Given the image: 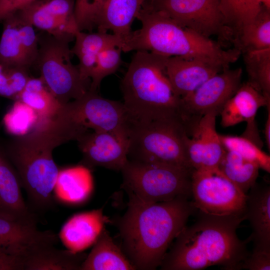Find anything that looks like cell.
I'll list each match as a JSON object with an SVG mask.
<instances>
[{
    "label": "cell",
    "mask_w": 270,
    "mask_h": 270,
    "mask_svg": "<svg viewBox=\"0 0 270 270\" xmlns=\"http://www.w3.org/2000/svg\"><path fill=\"white\" fill-rule=\"evenodd\" d=\"M188 197L150 203L129 198L116 222L120 248L136 270L160 266L168 249L196 210Z\"/></svg>",
    "instance_id": "cell-1"
},
{
    "label": "cell",
    "mask_w": 270,
    "mask_h": 270,
    "mask_svg": "<svg viewBox=\"0 0 270 270\" xmlns=\"http://www.w3.org/2000/svg\"><path fill=\"white\" fill-rule=\"evenodd\" d=\"M246 215L216 216L199 212L196 222L183 228L160 266L162 270H200L220 266L237 270L250 254L236 230Z\"/></svg>",
    "instance_id": "cell-2"
},
{
    "label": "cell",
    "mask_w": 270,
    "mask_h": 270,
    "mask_svg": "<svg viewBox=\"0 0 270 270\" xmlns=\"http://www.w3.org/2000/svg\"><path fill=\"white\" fill-rule=\"evenodd\" d=\"M141 28L132 31L122 50H146L166 56L202 60L224 70L235 62L241 52L226 50L210 38L180 26L145 3L136 16Z\"/></svg>",
    "instance_id": "cell-3"
},
{
    "label": "cell",
    "mask_w": 270,
    "mask_h": 270,
    "mask_svg": "<svg viewBox=\"0 0 270 270\" xmlns=\"http://www.w3.org/2000/svg\"><path fill=\"white\" fill-rule=\"evenodd\" d=\"M168 56L137 50L123 77L120 88L130 123L176 119L186 122L181 98L167 76Z\"/></svg>",
    "instance_id": "cell-4"
},
{
    "label": "cell",
    "mask_w": 270,
    "mask_h": 270,
    "mask_svg": "<svg viewBox=\"0 0 270 270\" xmlns=\"http://www.w3.org/2000/svg\"><path fill=\"white\" fill-rule=\"evenodd\" d=\"M68 140V134L60 125L46 122L38 124L34 132L20 136L9 148V157L32 211H46L53 206L59 170L52 152L55 147Z\"/></svg>",
    "instance_id": "cell-5"
},
{
    "label": "cell",
    "mask_w": 270,
    "mask_h": 270,
    "mask_svg": "<svg viewBox=\"0 0 270 270\" xmlns=\"http://www.w3.org/2000/svg\"><path fill=\"white\" fill-rule=\"evenodd\" d=\"M191 134L188 124L180 120L130 124L128 160L192 170L186 158V142Z\"/></svg>",
    "instance_id": "cell-6"
},
{
    "label": "cell",
    "mask_w": 270,
    "mask_h": 270,
    "mask_svg": "<svg viewBox=\"0 0 270 270\" xmlns=\"http://www.w3.org/2000/svg\"><path fill=\"white\" fill-rule=\"evenodd\" d=\"M194 170L172 166L128 160L122 170V188L128 198L158 202L192 196Z\"/></svg>",
    "instance_id": "cell-7"
},
{
    "label": "cell",
    "mask_w": 270,
    "mask_h": 270,
    "mask_svg": "<svg viewBox=\"0 0 270 270\" xmlns=\"http://www.w3.org/2000/svg\"><path fill=\"white\" fill-rule=\"evenodd\" d=\"M38 38V52L35 64L48 90L62 104L78 99L90 90V80H83L78 66L72 62V54L68 40L49 34Z\"/></svg>",
    "instance_id": "cell-8"
},
{
    "label": "cell",
    "mask_w": 270,
    "mask_h": 270,
    "mask_svg": "<svg viewBox=\"0 0 270 270\" xmlns=\"http://www.w3.org/2000/svg\"><path fill=\"white\" fill-rule=\"evenodd\" d=\"M191 192L199 212L216 216L245 214L246 194L218 168L194 170Z\"/></svg>",
    "instance_id": "cell-9"
},
{
    "label": "cell",
    "mask_w": 270,
    "mask_h": 270,
    "mask_svg": "<svg viewBox=\"0 0 270 270\" xmlns=\"http://www.w3.org/2000/svg\"><path fill=\"white\" fill-rule=\"evenodd\" d=\"M145 4L206 38L216 36L229 40L232 34L225 24L219 0H148Z\"/></svg>",
    "instance_id": "cell-10"
},
{
    "label": "cell",
    "mask_w": 270,
    "mask_h": 270,
    "mask_svg": "<svg viewBox=\"0 0 270 270\" xmlns=\"http://www.w3.org/2000/svg\"><path fill=\"white\" fill-rule=\"evenodd\" d=\"M67 114L78 124L94 131L110 132L128 141L130 122L124 103L88 90L80 98L64 105Z\"/></svg>",
    "instance_id": "cell-11"
},
{
    "label": "cell",
    "mask_w": 270,
    "mask_h": 270,
    "mask_svg": "<svg viewBox=\"0 0 270 270\" xmlns=\"http://www.w3.org/2000/svg\"><path fill=\"white\" fill-rule=\"evenodd\" d=\"M242 73L241 68H224L181 98L182 110L186 121L194 126L207 114L218 115L240 86Z\"/></svg>",
    "instance_id": "cell-12"
},
{
    "label": "cell",
    "mask_w": 270,
    "mask_h": 270,
    "mask_svg": "<svg viewBox=\"0 0 270 270\" xmlns=\"http://www.w3.org/2000/svg\"><path fill=\"white\" fill-rule=\"evenodd\" d=\"M148 0H100L79 27L80 31L92 30L113 34L124 42L130 35L132 25L144 4Z\"/></svg>",
    "instance_id": "cell-13"
},
{
    "label": "cell",
    "mask_w": 270,
    "mask_h": 270,
    "mask_svg": "<svg viewBox=\"0 0 270 270\" xmlns=\"http://www.w3.org/2000/svg\"><path fill=\"white\" fill-rule=\"evenodd\" d=\"M82 154V165L120 170L128 160V141L106 132L84 133L78 140Z\"/></svg>",
    "instance_id": "cell-14"
},
{
    "label": "cell",
    "mask_w": 270,
    "mask_h": 270,
    "mask_svg": "<svg viewBox=\"0 0 270 270\" xmlns=\"http://www.w3.org/2000/svg\"><path fill=\"white\" fill-rule=\"evenodd\" d=\"M217 116L214 112L203 116L192 138L187 140V162L193 170L218 168L226 152L216 129Z\"/></svg>",
    "instance_id": "cell-15"
},
{
    "label": "cell",
    "mask_w": 270,
    "mask_h": 270,
    "mask_svg": "<svg viewBox=\"0 0 270 270\" xmlns=\"http://www.w3.org/2000/svg\"><path fill=\"white\" fill-rule=\"evenodd\" d=\"M245 214L251 226L254 251L270 252V186L256 183L246 194Z\"/></svg>",
    "instance_id": "cell-16"
},
{
    "label": "cell",
    "mask_w": 270,
    "mask_h": 270,
    "mask_svg": "<svg viewBox=\"0 0 270 270\" xmlns=\"http://www.w3.org/2000/svg\"><path fill=\"white\" fill-rule=\"evenodd\" d=\"M108 221L102 208L77 214L62 226L60 239L66 249L82 252L94 244Z\"/></svg>",
    "instance_id": "cell-17"
},
{
    "label": "cell",
    "mask_w": 270,
    "mask_h": 270,
    "mask_svg": "<svg viewBox=\"0 0 270 270\" xmlns=\"http://www.w3.org/2000/svg\"><path fill=\"white\" fill-rule=\"evenodd\" d=\"M167 76L176 93L182 98L192 92L222 69L204 62L180 56H168Z\"/></svg>",
    "instance_id": "cell-18"
},
{
    "label": "cell",
    "mask_w": 270,
    "mask_h": 270,
    "mask_svg": "<svg viewBox=\"0 0 270 270\" xmlns=\"http://www.w3.org/2000/svg\"><path fill=\"white\" fill-rule=\"evenodd\" d=\"M54 245L38 244L24 250L20 256L24 270H80L86 254L58 249Z\"/></svg>",
    "instance_id": "cell-19"
},
{
    "label": "cell",
    "mask_w": 270,
    "mask_h": 270,
    "mask_svg": "<svg viewBox=\"0 0 270 270\" xmlns=\"http://www.w3.org/2000/svg\"><path fill=\"white\" fill-rule=\"evenodd\" d=\"M18 177L0 156V217L36 225V217L24 201Z\"/></svg>",
    "instance_id": "cell-20"
},
{
    "label": "cell",
    "mask_w": 270,
    "mask_h": 270,
    "mask_svg": "<svg viewBox=\"0 0 270 270\" xmlns=\"http://www.w3.org/2000/svg\"><path fill=\"white\" fill-rule=\"evenodd\" d=\"M270 106V100L252 87L248 82L241 84L234 94L226 102L221 112L220 124L224 128L243 122L256 124L259 108Z\"/></svg>",
    "instance_id": "cell-21"
},
{
    "label": "cell",
    "mask_w": 270,
    "mask_h": 270,
    "mask_svg": "<svg viewBox=\"0 0 270 270\" xmlns=\"http://www.w3.org/2000/svg\"><path fill=\"white\" fill-rule=\"evenodd\" d=\"M74 39L71 52L78 59V68L84 80H90L97 57L101 52L112 47L122 49L124 44V40L116 35L98 32L86 33L79 30L76 34Z\"/></svg>",
    "instance_id": "cell-22"
},
{
    "label": "cell",
    "mask_w": 270,
    "mask_h": 270,
    "mask_svg": "<svg viewBox=\"0 0 270 270\" xmlns=\"http://www.w3.org/2000/svg\"><path fill=\"white\" fill-rule=\"evenodd\" d=\"M46 0H38L26 6L16 13L24 21L55 38H74L79 31L77 24L64 21L51 10Z\"/></svg>",
    "instance_id": "cell-23"
},
{
    "label": "cell",
    "mask_w": 270,
    "mask_h": 270,
    "mask_svg": "<svg viewBox=\"0 0 270 270\" xmlns=\"http://www.w3.org/2000/svg\"><path fill=\"white\" fill-rule=\"evenodd\" d=\"M93 186L89 168L82 164L72 166L59 170L54 194L64 203L79 204L88 198Z\"/></svg>",
    "instance_id": "cell-24"
},
{
    "label": "cell",
    "mask_w": 270,
    "mask_h": 270,
    "mask_svg": "<svg viewBox=\"0 0 270 270\" xmlns=\"http://www.w3.org/2000/svg\"><path fill=\"white\" fill-rule=\"evenodd\" d=\"M81 270H136L104 227L83 262Z\"/></svg>",
    "instance_id": "cell-25"
},
{
    "label": "cell",
    "mask_w": 270,
    "mask_h": 270,
    "mask_svg": "<svg viewBox=\"0 0 270 270\" xmlns=\"http://www.w3.org/2000/svg\"><path fill=\"white\" fill-rule=\"evenodd\" d=\"M0 39V66L4 69L26 70L29 66L24 56L18 34L16 13L4 19Z\"/></svg>",
    "instance_id": "cell-26"
},
{
    "label": "cell",
    "mask_w": 270,
    "mask_h": 270,
    "mask_svg": "<svg viewBox=\"0 0 270 270\" xmlns=\"http://www.w3.org/2000/svg\"><path fill=\"white\" fill-rule=\"evenodd\" d=\"M16 96L37 113L40 121L54 118L63 106L40 78H28Z\"/></svg>",
    "instance_id": "cell-27"
},
{
    "label": "cell",
    "mask_w": 270,
    "mask_h": 270,
    "mask_svg": "<svg viewBox=\"0 0 270 270\" xmlns=\"http://www.w3.org/2000/svg\"><path fill=\"white\" fill-rule=\"evenodd\" d=\"M218 170L229 180L247 194L256 183L259 166L236 152L227 150L220 161Z\"/></svg>",
    "instance_id": "cell-28"
},
{
    "label": "cell",
    "mask_w": 270,
    "mask_h": 270,
    "mask_svg": "<svg viewBox=\"0 0 270 270\" xmlns=\"http://www.w3.org/2000/svg\"><path fill=\"white\" fill-rule=\"evenodd\" d=\"M241 52L270 48V10L262 6L255 18L234 40Z\"/></svg>",
    "instance_id": "cell-29"
},
{
    "label": "cell",
    "mask_w": 270,
    "mask_h": 270,
    "mask_svg": "<svg viewBox=\"0 0 270 270\" xmlns=\"http://www.w3.org/2000/svg\"><path fill=\"white\" fill-rule=\"evenodd\" d=\"M219 2L225 24L232 34H235L236 36L242 29L255 18L262 7L257 0H219Z\"/></svg>",
    "instance_id": "cell-30"
},
{
    "label": "cell",
    "mask_w": 270,
    "mask_h": 270,
    "mask_svg": "<svg viewBox=\"0 0 270 270\" xmlns=\"http://www.w3.org/2000/svg\"><path fill=\"white\" fill-rule=\"evenodd\" d=\"M248 82L270 100V48L243 52Z\"/></svg>",
    "instance_id": "cell-31"
},
{
    "label": "cell",
    "mask_w": 270,
    "mask_h": 270,
    "mask_svg": "<svg viewBox=\"0 0 270 270\" xmlns=\"http://www.w3.org/2000/svg\"><path fill=\"white\" fill-rule=\"evenodd\" d=\"M40 121L37 113L19 100L14 102L4 118L6 130L10 133L19 136L28 134Z\"/></svg>",
    "instance_id": "cell-32"
},
{
    "label": "cell",
    "mask_w": 270,
    "mask_h": 270,
    "mask_svg": "<svg viewBox=\"0 0 270 270\" xmlns=\"http://www.w3.org/2000/svg\"><path fill=\"white\" fill-rule=\"evenodd\" d=\"M226 150L237 152L244 158L257 163L260 168L270 173V156L255 143L243 137L219 134Z\"/></svg>",
    "instance_id": "cell-33"
},
{
    "label": "cell",
    "mask_w": 270,
    "mask_h": 270,
    "mask_svg": "<svg viewBox=\"0 0 270 270\" xmlns=\"http://www.w3.org/2000/svg\"><path fill=\"white\" fill-rule=\"evenodd\" d=\"M122 52L120 48L112 47L99 54L90 78V90L96 91L102 80L118 70L122 62Z\"/></svg>",
    "instance_id": "cell-34"
},
{
    "label": "cell",
    "mask_w": 270,
    "mask_h": 270,
    "mask_svg": "<svg viewBox=\"0 0 270 270\" xmlns=\"http://www.w3.org/2000/svg\"><path fill=\"white\" fill-rule=\"evenodd\" d=\"M18 27L22 50L26 60L30 66L35 64L38 52V37L34 27L20 18L16 13Z\"/></svg>",
    "instance_id": "cell-35"
},
{
    "label": "cell",
    "mask_w": 270,
    "mask_h": 270,
    "mask_svg": "<svg viewBox=\"0 0 270 270\" xmlns=\"http://www.w3.org/2000/svg\"><path fill=\"white\" fill-rule=\"evenodd\" d=\"M270 270V252L252 251L240 264L238 270Z\"/></svg>",
    "instance_id": "cell-36"
},
{
    "label": "cell",
    "mask_w": 270,
    "mask_h": 270,
    "mask_svg": "<svg viewBox=\"0 0 270 270\" xmlns=\"http://www.w3.org/2000/svg\"><path fill=\"white\" fill-rule=\"evenodd\" d=\"M36 0H0V22Z\"/></svg>",
    "instance_id": "cell-37"
},
{
    "label": "cell",
    "mask_w": 270,
    "mask_h": 270,
    "mask_svg": "<svg viewBox=\"0 0 270 270\" xmlns=\"http://www.w3.org/2000/svg\"><path fill=\"white\" fill-rule=\"evenodd\" d=\"M0 270H24L21 258L0 247Z\"/></svg>",
    "instance_id": "cell-38"
},
{
    "label": "cell",
    "mask_w": 270,
    "mask_h": 270,
    "mask_svg": "<svg viewBox=\"0 0 270 270\" xmlns=\"http://www.w3.org/2000/svg\"><path fill=\"white\" fill-rule=\"evenodd\" d=\"M100 0H76L74 14L77 22L88 16L97 6Z\"/></svg>",
    "instance_id": "cell-39"
},
{
    "label": "cell",
    "mask_w": 270,
    "mask_h": 270,
    "mask_svg": "<svg viewBox=\"0 0 270 270\" xmlns=\"http://www.w3.org/2000/svg\"><path fill=\"white\" fill-rule=\"evenodd\" d=\"M268 110V114L264 129V134L265 140L268 150H270V106H266Z\"/></svg>",
    "instance_id": "cell-40"
},
{
    "label": "cell",
    "mask_w": 270,
    "mask_h": 270,
    "mask_svg": "<svg viewBox=\"0 0 270 270\" xmlns=\"http://www.w3.org/2000/svg\"><path fill=\"white\" fill-rule=\"evenodd\" d=\"M257 1L266 10H270V0H257Z\"/></svg>",
    "instance_id": "cell-41"
}]
</instances>
